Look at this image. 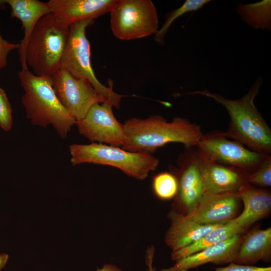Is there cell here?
<instances>
[{"label":"cell","mask_w":271,"mask_h":271,"mask_svg":"<svg viewBox=\"0 0 271 271\" xmlns=\"http://www.w3.org/2000/svg\"><path fill=\"white\" fill-rule=\"evenodd\" d=\"M69 36V27L58 22L51 13L38 22L28 41L25 61L38 76L52 77L60 68Z\"/></svg>","instance_id":"cell-4"},{"label":"cell","mask_w":271,"mask_h":271,"mask_svg":"<svg viewBox=\"0 0 271 271\" xmlns=\"http://www.w3.org/2000/svg\"><path fill=\"white\" fill-rule=\"evenodd\" d=\"M152 186L155 195L162 200L174 198L177 193L178 181L171 172H164L155 175Z\"/></svg>","instance_id":"cell-23"},{"label":"cell","mask_w":271,"mask_h":271,"mask_svg":"<svg viewBox=\"0 0 271 271\" xmlns=\"http://www.w3.org/2000/svg\"><path fill=\"white\" fill-rule=\"evenodd\" d=\"M112 107L107 101L94 104L82 119L76 121L79 133L92 143L122 147L123 125L115 117Z\"/></svg>","instance_id":"cell-11"},{"label":"cell","mask_w":271,"mask_h":271,"mask_svg":"<svg viewBox=\"0 0 271 271\" xmlns=\"http://www.w3.org/2000/svg\"><path fill=\"white\" fill-rule=\"evenodd\" d=\"M195 148L202 159L237 168L248 175L270 156L252 151L218 131L203 134Z\"/></svg>","instance_id":"cell-8"},{"label":"cell","mask_w":271,"mask_h":271,"mask_svg":"<svg viewBox=\"0 0 271 271\" xmlns=\"http://www.w3.org/2000/svg\"><path fill=\"white\" fill-rule=\"evenodd\" d=\"M238 194L244 208L235 219L238 224L247 230L253 223L270 213L271 193L268 190L247 183Z\"/></svg>","instance_id":"cell-18"},{"label":"cell","mask_w":271,"mask_h":271,"mask_svg":"<svg viewBox=\"0 0 271 271\" xmlns=\"http://www.w3.org/2000/svg\"><path fill=\"white\" fill-rule=\"evenodd\" d=\"M93 22L84 20L69 27V36L61 58L60 68L75 77L87 79L106 101L118 108L123 96L113 91L111 81L108 87L102 84L96 77L92 67L91 48L86 36V29Z\"/></svg>","instance_id":"cell-6"},{"label":"cell","mask_w":271,"mask_h":271,"mask_svg":"<svg viewBox=\"0 0 271 271\" xmlns=\"http://www.w3.org/2000/svg\"><path fill=\"white\" fill-rule=\"evenodd\" d=\"M247 183L261 188L271 186V156H269L255 170L248 174ZM258 187V188H259Z\"/></svg>","instance_id":"cell-24"},{"label":"cell","mask_w":271,"mask_h":271,"mask_svg":"<svg viewBox=\"0 0 271 271\" xmlns=\"http://www.w3.org/2000/svg\"><path fill=\"white\" fill-rule=\"evenodd\" d=\"M96 271H122V270L115 265L105 264L101 268H97Z\"/></svg>","instance_id":"cell-28"},{"label":"cell","mask_w":271,"mask_h":271,"mask_svg":"<svg viewBox=\"0 0 271 271\" xmlns=\"http://www.w3.org/2000/svg\"><path fill=\"white\" fill-rule=\"evenodd\" d=\"M51 78L57 98L76 121L82 119L94 104L106 101L87 79L75 77L63 68Z\"/></svg>","instance_id":"cell-10"},{"label":"cell","mask_w":271,"mask_h":271,"mask_svg":"<svg viewBox=\"0 0 271 271\" xmlns=\"http://www.w3.org/2000/svg\"><path fill=\"white\" fill-rule=\"evenodd\" d=\"M246 230L237 223L234 218L221 224L192 244L172 252L171 259L177 261L207 247L224 241L235 234L244 233Z\"/></svg>","instance_id":"cell-20"},{"label":"cell","mask_w":271,"mask_h":271,"mask_svg":"<svg viewBox=\"0 0 271 271\" xmlns=\"http://www.w3.org/2000/svg\"><path fill=\"white\" fill-rule=\"evenodd\" d=\"M117 0H50L51 13L62 24L69 27L84 20H93L110 12Z\"/></svg>","instance_id":"cell-13"},{"label":"cell","mask_w":271,"mask_h":271,"mask_svg":"<svg viewBox=\"0 0 271 271\" xmlns=\"http://www.w3.org/2000/svg\"><path fill=\"white\" fill-rule=\"evenodd\" d=\"M200 158L206 193L238 192L247 184L248 174L242 171Z\"/></svg>","instance_id":"cell-15"},{"label":"cell","mask_w":271,"mask_h":271,"mask_svg":"<svg viewBox=\"0 0 271 271\" xmlns=\"http://www.w3.org/2000/svg\"><path fill=\"white\" fill-rule=\"evenodd\" d=\"M241 202L238 192L206 193L185 216L203 225L224 224L238 216Z\"/></svg>","instance_id":"cell-12"},{"label":"cell","mask_w":271,"mask_h":271,"mask_svg":"<svg viewBox=\"0 0 271 271\" xmlns=\"http://www.w3.org/2000/svg\"><path fill=\"white\" fill-rule=\"evenodd\" d=\"M9 255L7 253H0V271L6 266Z\"/></svg>","instance_id":"cell-29"},{"label":"cell","mask_w":271,"mask_h":271,"mask_svg":"<svg viewBox=\"0 0 271 271\" xmlns=\"http://www.w3.org/2000/svg\"><path fill=\"white\" fill-rule=\"evenodd\" d=\"M262 82L261 77L257 78L247 92L238 99H227L206 89L185 94L205 96L222 105L230 117L224 134L252 151L270 155L271 129L254 103Z\"/></svg>","instance_id":"cell-1"},{"label":"cell","mask_w":271,"mask_h":271,"mask_svg":"<svg viewBox=\"0 0 271 271\" xmlns=\"http://www.w3.org/2000/svg\"><path fill=\"white\" fill-rule=\"evenodd\" d=\"M6 4L11 8V17L19 19L22 24L24 35L18 52L22 70H27L25 55L28 41L39 20L51 13L50 7L48 2L38 0H3L0 1V7Z\"/></svg>","instance_id":"cell-16"},{"label":"cell","mask_w":271,"mask_h":271,"mask_svg":"<svg viewBox=\"0 0 271 271\" xmlns=\"http://www.w3.org/2000/svg\"><path fill=\"white\" fill-rule=\"evenodd\" d=\"M13 124L12 108L4 90L0 87V126L6 131Z\"/></svg>","instance_id":"cell-25"},{"label":"cell","mask_w":271,"mask_h":271,"mask_svg":"<svg viewBox=\"0 0 271 271\" xmlns=\"http://www.w3.org/2000/svg\"><path fill=\"white\" fill-rule=\"evenodd\" d=\"M69 148L73 166L83 163L110 166L140 180L145 179L159 164L158 159L151 154L130 152L105 144H75Z\"/></svg>","instance_id":"cell-5"},{"label":"cell","mask_w":271,"mask_h":271,"mask_svg":"<svg viewBox=\"0 0 271 271\" xmlns=\"http://www.w3.org/2000/svg\"><path fill=\"white\" fill-rule=\"evenodd\" d=\"M237 13L254 29L271 30V1L263 0L249 4H239Z\"/></svg>","instance_id":"cell-21"},{"label":"cell","mask_w":271,"mask_h":271,"mask_svg":"<svg viewBox=\"0 0 271 271\" xmlns=\"http://www.w3.org/2000/svg\"><path fill=\"white\" fill-rule=\"evenodd\" d=\"M244 233L235 234L227 239L176 261L172 266L161 271H188L204 264L211 262L223 264L234 262Z\"/></svg>","instance_id":"cell-14"},{"label":"cell","mask_w":271,"mask_h":271,"mask_svg":"<svg viewBox=\"0 0 271 271\" xmlns=\"http://www.w3.org/2000/svg\"><path fill=\"white\" fill-rule=\"evenodd\" d=\"M168 217L171 220V225L166 233L165 241L172 252L197 241L222 224H201L172 211L169 213Z\"/></svg>","instance_id":"cell-17"},{"label":"cell","mask_w":271,"mask_h":271,"mask_svg":"<svg viewBox=\"0 0 271 271\" xmlns=\"http://www.w3.org/2000/svg\"><path fill=\"white\" fill-rule=\"evenodd\" d=\"M214 271H271V267L243 265L231 262L226 266L216 268Z\"/></svg>","instance_id":"cell-27"},{"label":"cell","mask_w":271,"mask_h":271,"mask_svg":"<svg viewBox=\"0 0 271 271\" xmlns=\"http://www.w3.org/2000/svg\"><path fill=\"white\" fill-rule=\"evenodd\" d=\"M208 0H187L179 8L172 11L166 15L165 20L161 29L155 35V40L157 43L163 45L164 37L172 23L178 17L186 13L196 11L201 8Z\"/></svg>","instance_id":"cell-22"},{"label":"cell","mask_w":271,"mask_h":271,"mask_svg":"<svg viewBox=\"0 0 271 271\" xmlns=\"http://www.w3.org/2000/svg\"><path fill=\"white\" fill-rule=\"evenodd\" d=\"M125 150L152 154L170 143L196 147L203 133L200 125L188 119L176 117L171 122L161 115L146 118H131L123 124Z\"/></svg>","instance_id":"cell-2"},{"label":"cell","mask_w":271,"mask_h":271,"mask_svg":"<svg viewBox=\"0 0 271 271\" xmlns=\"http://www.w3.org/2000/svg\"><path fill=\"white\" fill-rule=\"evenodd\" d=\"M179 156L177 166L171 165L170 172L178 181V191L171 211L186 216L206 194L201 169V159L195 147H184Z\"/></svg>","instance_id":"cell-9"},{"label":"cell","mask_w":271,"mask_h":271,"mask_svg":"<svg viewBox=\"0 0 271 271\" xmlns=\"http://www.w3.org/2000/svg\"><path fill=\"white\" fill-rule=\"evenodd\" d=\"M19 48V43H12L6 40L2 36L0 32V69L6 66L9 54L14 50L18 49Z\"/></svg>","instance_id":"cell-26"},{"label":"cell","mask_w":271,"mask_h":271,"mask_svg":"<svg viewBox=\"0 0 271 271\" xmlns=\"http://www.w3.org/2000/svg\"><path fill=\"white\" fill-rule=\"evenodd\" d=\"M18 77L24 91L22 103L27 117L34 125L46 127L51 124L64 139L77 121L57 98L51 77L38 76L29 69L21 70Z\"/></svg>","instance_id":"cell-3"},{"label":"cell","mask_w":271,"mask_h":271,"mask_svg":"<svg viewBox=\"0 0 271 271\" xmlns=\"http://www.w3.org/2000/svg\"><path fill=\"white\" fill-rule=\"evenodd\" d=\"M271 258V228H253L244 233L233 262L243 265L254 264Z\"/></svg>","instance_id":"cell-19"},{"label":"cell","mask_w":271,"mask_h":271,"mask_svg":"<svg viewBox=\"0 0 271 271\" xmlns=\"http://www.w3.org/2000/svg\"><path fill=\"white\" fill-rule=\"evenodd\" d=\"M109 13L111 31L120 40L141 39L158 31L157 11L150 0H117Z\"/></svg>","instance_id":"cell-7"}]
</instances>
